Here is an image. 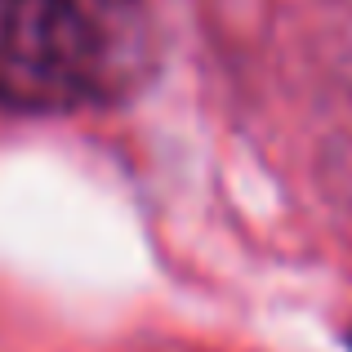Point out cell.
I'll use <instances>...</instances> for the list:
<instances>
[{
    "label": "cell",
    "mask_w": 352,
    "mask_h": 352,
    "mask_svg": "<svg viewBox=\"0 0 352 352\" xmlns=\"http://www.w3.org/2000/svg\"><path fill=\"white\" fill-rule=\"evenodd\" d=\"M156 58L143 0H0V107L76 112L129 98Z\"/></svg>",
    "instance_id": "cell-1"
},
{
    "label": "cell",
    "mask_w": 352,
    "mask_h": 352,
    "mask_svg": "<svg viewBox=\"0 0 352 352\" xmlns=\"http://www.w3.org/2000/svg\"><path fill=\"white\" fill-rule=\"evenodd\" d=\"M348 348H352V326H348Z\"/></svg>",
    "instance_id": "cell-2"
}]
</instances>
